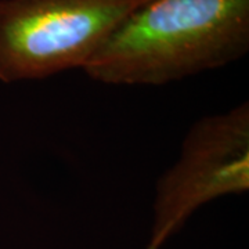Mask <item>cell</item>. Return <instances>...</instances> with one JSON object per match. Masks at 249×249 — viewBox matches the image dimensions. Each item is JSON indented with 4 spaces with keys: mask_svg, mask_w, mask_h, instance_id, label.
<instances>
[{
    "mask_svg": "<svg viewBox=\"0 0 249 249\" xmlns=\"http://www.w3.org/2000/svg\"><path fill=\"white\" fill-rule=\"evenodd\" d=\"M148 0H0V82L42 80L88 64Z\"/></svg>",
    "mask_w": 249,
    "mask_h": 249,
    "instance_id": "obj_2",
    "label": "cell"
},
{
    "mask_svg": "<svg viewBox=\"0 0 249 249\" xmlns=\"http://www.w3.org/2000/svg\"><path fill=\"white\" fill-rule=\"evenodd\" d=\"M249 50V0H148L83 67L112 86H163L223 68Z\"/></svg>",
    "mask_w": 249,
    "mask_h": 249,
    "instance_id": "obj_1",
    "label": "cell"
},
{
    "mask_svg": "<svg viewBox=\"0 0 249 249\" xmlns=\"http://www.w3.org/2000/svg\"><path fill=\"white\" fill-rule=\"evenodd\" d=\"M162 247H163V244H160V242H158V241L155 240H150V242L147 244L145 249H160Z\"/></svg>",
    "mask_w": 249,
    "mask_h": 249,
    "instance_id": "obj_4",
    "label": "cell"
},
{
    "mask_svg": "<svg viewBox=\"0 0 249 249\" xmlns=\"http://www.w3.org/2000/svg\"><path fill=\"white\" fill-rule=\"evenodd\" d=\"M249 191V103L191 124L155 184L150 240L165 244L204 205Z\"/></svg>",
    "mask_w": 249,
    "mask_h": 249,
    "instance_id": "obj_3",
    "label": "cell"
}]
</instances>
